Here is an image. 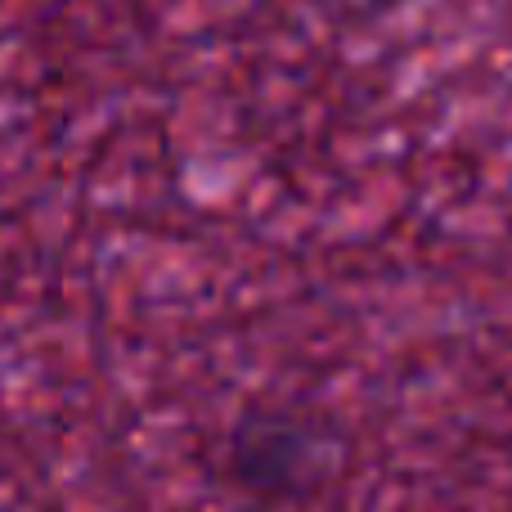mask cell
<instances>
[{"label": "cell", "mask_w": 512, "mask_h": 512, "mask_svg": "<svg viewBox=\"0 0 512 512\" xmlns=\"http://www.w3.org/2000/svg\"><path fill=\"white\" fill-rule=\"evenodd\" d=\"M342 436L306 409L256 405L225 441V481L261 508H301L337 477Z\"/></svg>", "instance_id": "1"}]
</instances>
